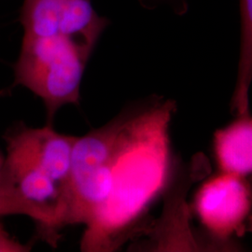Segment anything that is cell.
I'll return each instance as SVG.
<instances>
[{
    "instance_id": "obj_1",
    "label": "cell",
    "mask_w": 252,
    "mask_h": 252,
    "mask_svg": "<svg viewBox=\"0 0 252 252\" xmlns=\"http://www.w3.org/2000/svg\"><path fill=\"white\" fill-rule=\"evenodd\" d=\"M176 103L153 96L122 112L107 202L84 231L82 252H114L145 231L144 219L173 174L170 126Z\"/></svg>"
},
{
    "instance_id": "obj_2",
    "label": "cell",
    "mask_w": 252,
    "mask_h": 252,
    "mask_svg": "<svg viewBox=\"0 0 252 252\" xmlns=\"http://www.w3.org/2000/svg\"><path fill=\"white\" fill-rule=\"evenodd\" d=\"M89 56L62 35L25 37L14 66V85L24 86L44 103L47 125L66 105H80L82 76Z\"/></svg>"
},
{
    "instance_id": "obj_3",
    "label": "cell",
    "mask_w": 252,
    "mask_h": 252,
    "mask_svg": "<svg viewBox=\"0 0 252 252\" xmlns=\"http://www.w3.org/2000/svg\"><path fill=\"white\" fill-rule=\"evenodd\" d=\"M193 210L207 234L219 242L252 226V181L219 171L196 191Z\"/></svg>"
},
{
    "instance_id": "obj_4",
    "label": "cell",
    "mask_w": 252,
    "mask_h": 252,
    "mask_svg": "<svg viewBox=\"0 0 252 252\" xmlns=\"http://www.w3.org/2000/svg\"><path fill=\"white\" fill-rule=\"evenodd\" d=\"M77 139L78 136L56 132L49 125L42 128L19 127L6 135L5 161L45 172L63 187L65 197L71 173L73 149Z\"/></svg>"
},
{
    "instance_id": "obj_5",
    "label": "cell",
    "mask_w": 252,
    "mask_h": 252,
    "mask_svg": "<svg viewBox=\"0 0 252 252\" xmlns=\"http://www.w3.org/2000/svg\"><path fill=\"white\" fill-rule=\"evenodd\" d=\"M213 152L219 171L231 173L252 181V115H236L218 130Z\"/></svg>"
},
{
    "instance_id": "obj_6",
    "label": "cell",
    "mask_w": 252,
    "mask_h": 252,
    "mask_svg": "<svg viewBox=\"0 0 252 252\" xmlns=\"http://www.w3.org/2000/svg\"><path fill=\"white\" fill-rule=\"evenodd\" d=\"M241 42L236 81L231 110L236 115L249 114L252 84V0H240Z\"/></svg>"
},
{
    "instance_id": "obj_7",
    "label": "cell",
    "mask_w": 252,
    "mask_h": 252,
    "mask_svg": "<svg viewBox=\"0 0 252 252\" xmlns=\"http://www.w3.org/2000/svg\"><path fill=\"white\" fill-rule=\"evenodd\" d=\"M7 215H25L33 220L34 212L25 201L0 187V217Z\"/></svg>"
},
{
    "instance_id": "obj_8",
    "label": "cell",
    "mask_w": 252,
    "mask_h": 252,
    "mask_svg": "<svg viewBox=\"0 0 252 252\" xmlns=\"http://www.w3.org/2000/svg\"><path fill=\"white\" fill-rule=\"evenodd\" d=\"M28 251V247L14 240L0 223V252H25Z\"/></svg>"
},
{
    "instance_id": "obj_9",
    "label": "cell",
    "mask_w": 252,
    "mask_h": 252,
    "mask_svg": "<svg viewBox=\"0 0 252 252\" xmlns=\"http://www.w3.org/2000/svg\"><path fill=\"white\" fill-rule=\"evenodd\" d=\"M148 1V0H147ZM149 1H161V2H167L171 5L172 8L175 9L176 12L179 14H182L187 9V0H149Z\"/></svg>"
}]
</instances>
